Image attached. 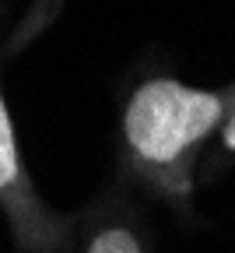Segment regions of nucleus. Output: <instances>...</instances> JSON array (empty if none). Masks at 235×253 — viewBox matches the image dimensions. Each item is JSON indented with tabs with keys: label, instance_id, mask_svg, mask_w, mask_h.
<instances>
[{
	"label": "nucleus",
	"instance_id": "obj_1",
	"mask_svg": "<svg viewBox=\"0 0 235 253\" xmlns=\"http://www.w3.org/2000/svg\"><path fill=\"white\" fill-rule=\"evenodd\" d=\"M221 116V95L172 78H151L133 91L123 116V134L141 162L172 166L214 130Z\"/></svg>",
	"mask_w": 235,
	"mask_h": 253
},
{
	"label": "nucleus",
	"instance_id": "obj_2",
	"mask_svg": "<svg viewBox=\"0 0 235 253\" xmlns=\"http://www.w3.org/2000/svg\"><path fill=\"white\" fill-rule=\"evenodd\" d=\"M21 179V155H18V141H14V123L7 113V102L0 95V194L11 190Z\"/></svg>",
	"mask_w": 235,
	"mask_h": 253
},
{
	"label": "nucleus",
	"instance_id": "obj_4",
	"mask_svg": "<svg viewBox=\"0 0 235 253\" xmlns=\"http://www.w3.org/2000/svg\"><path fill=\"white\" fill-rule=\"evenodd\" d=\"M225 144L235 151V113L228 116V123H225Z\"/></svg>",
	"mask_w": 235,
	"mask_h": 253
},
{
	"label": "nucleus",
	"instance_id": "obj_3",
	"mask_svg": "<svg viewBox=\"0 0 235 253\" xmlns=\"http://www.w3.org/2000/svg\"><path fill=\"white\" fill-rule=\"evenodd\" d=\"M88 253H144V250L126 229H102L88 243Z\"/></svg>",
	"mask_w": 235,
	"mask_h": 253
}]
</instances>
